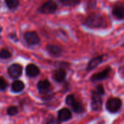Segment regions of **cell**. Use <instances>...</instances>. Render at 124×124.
<instances>
[{
	"label": "cell",
	"instance_id": "24",
	"mask_svg": "<svg viewBox=\"0 0 124 124\" xmlns=\"http://www.w3.org/2000/svg\"><path fill=\"white\" fill-rule=\"evenodd\" d=\"M94 91L96 93H97L98 94H100V96H102L105 93V91H104V88H103V86L102 85H99L96 87V89L94 90Z\"/></svg>",
	"mask_w": 124,
	"mask_h": 124
},
{
	"label": "cell",
	"instance_id": "2",
	"mask_svg": "<svg viewBox=\"0 0 124 124\" xmlns=\"http://www.w3.org/2000/svg\"><path fill=\"white\" fill-rule=\"evenodd\" d=\"M57 10V4L53 0H48L44 2L39 9V11L43 14H53Z\"/></svg>",
	"mask_w": 124,
	"mask_h": 124
},
{
	"label": "cell",
	"instance_id": "7",
	"mask_svg": "<svg viewBox=\"0 0 124 124\" xmlns=\"http://www.w3.org/2000/svg\"><path fill=\"white\" fill-rule=\"evenodd\" d=\"M102 105V101L101 99V96L96 93L94 91H92V109L95 111H98L101 110Z\"/></svg>",
	"mask_w": 124,
	"mask_h": 124
},
{
	"label": "cell",
	"instance_id": "23",
	"mask_svg": "<svg viewBox=\"0 0 124 124\" xmlns=\"http://www.w3.org/2000/svg\"><path fill=\"white\" fill-rule=\"evenodd\" d=\"M7 86V83L6 80L3 77H0V90H1V91L5 90Z\"/></svg>",
	"mask_w": 124,
	"mask_h": 124
},
{
	"label": "cell",
	"instance_id": "29",
	"mask_svg": "<svg viewBox=\"0 0 124 124\" xmlns=\"http://www.w3.org/2000/svg\"><path fill=\"white\" fill-rule=\"evenodd\" d=\"M123 47H124V44H123Z\"/></svg>",
	"mask_w": 124,
	"mask_h": 124
},
{
	"label": "cell",
	"instance_id": "21",
	"mask_svg": "<svg viewBox=\"0 0 124 124\" xmlns=\"http://www.w3.org/2000/svg\"><path fill=\"white\" fill-rule=\"evenodd\" d=\"M46 124H60V121L58 118H56L54 116H52L47 120Z\"/></svg>",
	"mask_w": 124,
	"mask_h": 124
},
{
	"label": "cell",
	"instance_id": "25",
	"mask_svg": "<svg viewBox=\"0 0 124 124\" xmlns=\"http://www.w3.org/2000/svg\"><path fill=\"white\" fill-rule=\"evenodd\" d=\"M97 4V0H89L88 2V7L89 8L92 9L94 8Z\"/></svg>",
	"mask_w": 124,
	"mask_h": 124
},
{
	"label": "cell",
	"instance_id": "16",
	"mask_svg": "<svg viewBox=\"0 0 124 124\" xmlns=\"http://www.w3.org/2000/svg\"><path fill=\"white\" fill-rule=\"evenodd\" d=\"M7 7L10 10H14L19 6V0H4Z\"/></svg>",
	"mask_w": 124,
	"mask_h": 124
},
{
	"label": "cell",
	"instance_id": "28",
	"mask_svg": "<svg viewBox=\"0 0 124 124\" xmlns=\"http://www.w3.org/2000/svg\"><path fill=\"white\" fill-rule=\"evenodd\" d=\"M1 31H2V27H1V26H0V32H1Z\"/></svg>",
	"mask_w": 124,
	"mask_h": 124
},
{
	"label": "cell",
	"instance_id": "12",
	"mask_svg": "<svg viewBox=\"0 0 124 124\" xmlns=\"http://www.w3.org/2000/svg\"><path fill=\"white\" fill-rule=\"evenodd\" d=\"M52 75H53V78L54 79L55 81H57L58 83H60V82H62L65 79L66 72H65V71L64 69H59L55 70L53 72Z\"/></svg>",
	"mask_w": 124,
	"mask_h": 124
},
{
	"label": "cell",
	"instance_id": "27",
	"mask_svg": "<svg viewBox=\"0 0 124 124\" xmlns=\"http://www.w3.org/2000/svg\"><path fill=\"white\" fill-rule=\"evenodd\" d=\"M10 37H11L12 39H15V41H17V40H18L17 38V37H16V35H15V34H10Z\"/></svg>",
	"mask_w": 124,
	"mask_h": 124
},
{
	"label": "cell",
	"instance_id": "1",
	"mask_svg": "<svg viewBox=\"0 0 124 124\" xmlns=\"http://www.w3.org/2000/svg\"><path fill=\"white\" fill-rule=\"evenodd\" d=\"M84 25L90 29H100L107 26V22L101 14H91L84 20Z\"/></svg>",
	"mask_w": 124,
	"mask_h": 124
},
{
	"label": "cell",
	"instance_id": "15",
	"mask_svg": "<svg viewBox=\"0 0 124 124\" xmlns=\"http://www.w3.org/2000/svg\"><path fill=\"white\" fill-rule=\"evenodd\" d=\"M46 49H47L48 52H49L51 55L54 56H60V53H61V49H60L59 47L56 46V45H47Z\"/></svg>",
	"mask_w": 124,
	"mask_h": 124
},
{
	"label": "cell",
	"instance_id": "4",
	"mask_svg": "<svg viewBox=\"0 0 124 124\" xmlns=\"http://www.w3.org/2000/svg\"><path fill=\"white\" fill-rule=\"evenodd\" d=\"M24 39L31 45H35L40 41L39 37L35 31H27L24 34Z\"/></svg>",
	"mask_w": 124,
	"mask_h": 124
},
{
	"label": "cell",
	"instance_id": "5",
	"mask_svg": "<svg viewBox=\"0 0 124 124\" xmlns=\"http://www.w3.org/2000/svg\"><path fill=\"white\" fill-rule=\"evenodd\" d=\"M112 15L117 20H124V5L116 4L112 8Z\"/></svg>",
	"mask_w": 124,
	"mask_h": 124
},
{
	"label": "cell",
	"instance_id": "8",
	"mask_svg": "<svg viewBox=\"0 0 124 124\" xmlns=\"http://www.w3.org/2000/svg\"><path fill=\"white\" fill-rule=\"evenodd\" d=\"M110 71H111L110 68H107L105 70H103V71H102V72H100L99 73L93 75L91 80L92 81H98V80H105L108 77L109 74L110 73Z\"/></svg>",
	"mask_w": 124,
	"mask_h": 124
},
{
	"label": "cell",
	"instance_id": "3",
	"mask_svg": "<svg viewBox=\"0 0 124 124\" xmlns=\"http://www.w3.org/2000/svg\"><path fill=\"white\" fill-rule=\"evenodd\" d=\"M121 106H122L121 100L118 98H111L108 101L106 104L107 110L112 113H115L118 112L121 109Z\"/></svg>",
	"mask_w": 124,
	"mask_h": 124
},
{
	"label": "cell",
	"instance_id": "14",
	"mask_svg": "<svg viewBox=\"0 0 124 124\" xmlns=\"http://www.w3.org/2000/svg\"><path fill=\"white\" fill-rule=\"evenodd\" d=\"M102 61V56H99L97 58H93L92 61H90V62L88 64L87 67V70H92L93 69H94L95 67H97L101 62Z\"/></svg>",
	"mask_w": 124,
	"mask_h": 124
},
{
	"label": "cell",
	"instance_id": "26",
	"mask_svg": "<svg viewBox=\"0 0 124 124\" xmlns=\"http://www.w3.org/2000/svg\"><path fill=\"white\" fill-rule=\"evenodd\" d=\"M118 72H119L120 75H121L122 77H124V66H123V67H121L119 68V69H118Z\"/></svg>",
	"mask_w": 124,
	"mask_h": 124
},
{
	"label": "cell",
	"instance_id": "19",
	"mask_svg": "<svg viewBox=\"0 0 124 124\" xmlns=\"http://www.w3.org/2000/svg\"><path fill=\"white\" fill-rule=\"evenodd\" d=\"M11 53L6 50V49H2L1 51H0V58H4V59H7L11 57Z\"/></svg>",
	"mask_w": 124,
	"mask_h": 124
},
{
	"label": "cell",
	"instance_id": "22",
	"mask_svg": "<svg viewBox=\"0 0 124 124\" xmlns=\"http://www.w3.org/2000/svg\"><path fill=\"white\" fill-rule=\"evenodd\" d=\"M75 101H76L75 97H74V96H73V95H69V96H68L67 98H66V104H67L68 105H69V106H71V105L74 103Z\"/></svg>",
	"mask_w": 124,
	"mask_h": 124
},
{
	"label": "cell",
	"instance_id": "17",
	"mask_svg": "<svg viewBox=\"0 0 124 124\" xmlns=\"http://www.w3.org/2000/svg\"><path fill=\"white\" fill-rule=\"evenodd\" d=\"M59 1L62 4L65 6H68V7L78 5L81 2L80 0H59Z\"/></svg>",
	"mask_w": 124,
	"mask_h": 124
},
{
	"label": "cell",
	"instance_id": "6",
	"mask_svg": "<svg viewBox=\"0 0 124 124\" xmlns=\"http://www.w3.org/2000/svg\"><path fill=\"white\" fill-rule=\"evenodd\" d=\"M23 72V68L20 64H12L9 68H8V74L10 76V77L16 79L18 78L21 75Z\"/></svg>",
	"mask_w": 124,
	"mask_h": 124
},
{
	"label": "cell",
	"instance_id": "20",
	"mask_svg": "<svg viewBox=\"0 0 124 124\" xmlns=\"http://www.w3.org/2000/svg\"><path fill=\"white\" fill-rule=\"evenodd\" d=\"M17 113V108L16 107L12 106L7 109V114L9 115H15Z\"/></svg>",
	"mask_w": 124,
	"mask_h": 124
},
{
	"label": "cell",
	"instance_id": "18",
	"mask_svg": "<svg viewBox=\"0 0 124 124\" xmlns=\"http://www.w3.org/2000/svg\"><path fill=\"white\" fill-rule=\"evenodd\" d=\"M73 109V110L76 113H82L83 111V106L81 105V104L77 101H75L74 103L70 106Z\"/></svg>",
	"mask_w": 124,
	"mask_h": 124
},
{
	"label": "cell",
	"instance_id": "11",
	"mask_svg": "<svg viewBox=\"0 0 124 124\" xmlns=\"http://www.w3.org/2000/svg\"><path fill=\"white\" fill-rule=\"evenodd\" d=\"M71 112L68 109L63 108L58 113V119L60 121H67L71 118Z\"/></svg>",
	"mask_w": 124,
	"mask_h": 124
},
{
	"label": "cell",
	"instance_id": "9",
	"mask_svg": "<svg viewBox=\"0 0 124 124\" xmlns=\"http://www.w3.org/2000/svg\"><path fill=\"white\" fill-rule=\"evenodd\" d=\"M25 72L27 76H28L29 77H33L39 74V69L36 65L33 64H30L26 67Z\"/></svg>",
	"mask_w": 124,
	"mask_h": 124
},
{
	"label": "cell",
	"instance_id": "10",
	"mask_svg": "<svg viewBox=\"0 0 124 124\" xmlns=\"http://www.w3.org/2000/svg\"><path fill=\"white\" fill-rule=\"evenodd\" d=\"M38 90L39 91L40 94H46L47 93L49 89H50V87H51V85L49 83V82L46 80H41L38 83Z\"/></svg>",
	"mask_w": 124,
	"mask_h": 124
},
{
	"label": "cell",
	"instance_id": "13",
	"mask_svg": "<svg viewBox=\"0 0 124 124\" xmlns=\"http://www.w3.org/2000/svg\"><path fill=\"white\" fill-rule=\"evenodd\" d=\"M24 87H25L24 83L20 80H15L12 84V90L15 93L22 91L23 90Z\"/></svg>",
	"mask_w": 124,
	"mask_h": 124
}]
</instances>
